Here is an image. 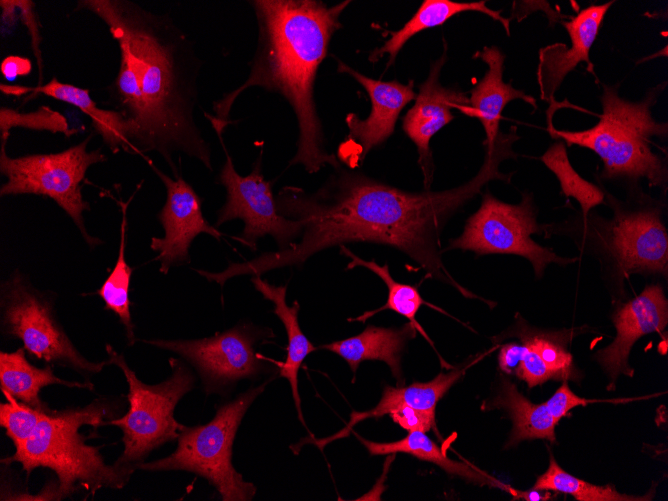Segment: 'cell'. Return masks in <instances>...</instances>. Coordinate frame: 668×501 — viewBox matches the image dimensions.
Here are the masks:
<instances>
[{"label":"cell","mask_w":668,"mask_h":501,"mask_svg":"<svg viewBox=\"0 0 668 501\" xmlns=\"http://www.w3.org/2000/svg\"><path fill=\"white\" fill-rule=\"evenodd\" d=\"M467 367L449 373L441 372L433 380L426 383H413L406 387L397 388L386 386L380 401L374 408L363 412H352L349 423L341 431L327 439L314 440L313 442L318 446L326 445L334 439L348 436L352 428L363 420L373 417L379 418L403 407H410L435 415L438 401L460 379Z\"/></svg>","instance_id":"obj_21"},{"label":"cell","mask_w":668,"mask_h":501,"mask_svg":"<svg viewBox=\"0 0 668 501\" xmlns=\"http://www.w3.org/2000/svg\"><path fill=\"white\" fill-rule=\"evenodd\" d=\"M113 411L108 401L96 399L84 407L45 412L30 437L1 463H20L27 475L36 468L51 469L61 500L81 487L92 494L102 488L120 489L134 470L106 464L100 447L88 445L79 432L83 425L98 427L116 418Z\"/></svg>","instance_id":"obj_6"},{"label":"cell","mask_w":668,"mask_h":501,"mask_svg":"<svg viewBox=\"0 0 668 501\" xmlns=\"http://www.w3.org/2000/svg\"><path fill=\"white\" fill-rule=\"evenodd\" d=\"M75 10L101 19L132 65L144 104L133 155L158 153L174 178L176 156L186 155L212 171L211 148L195 120L202 60L190 36L167 13L129 0H79Z\"/></svg>","instance_id":"obj_2"},{"label":"cell","mask_w":668,"mask_h":501,"mask_svg":"<svg viewBox=\"0 0 668 501\" xmlns=\"http://www.w3.org/2000/svg\"><path fill=\"white\" fill-rule=\"evenodd\" d=\"M616 329L614 340L599 349L594 357L615 385L619 375L633 376L629 356L635 342L641 337L661 332L668 323V301L659 284L646 286L643 291L621 304L612 314Z\"/></svg>","instance_id":"obj_16"},{"label":"cell","mask_w":668,"mask_h":501,"mask_svg":"<svg viewBox=\"0 0 668 501\" xmlns=\"http://www.w3.org/2000/svg\"><path fill=\"white\" fill-rule=\"evenodd\" d=\"M0 404V425L14 448L20 446L33 433L45 411L35 409L11 397Z\"/></svg>","instance_id":"obj_35"},{"label":"cell","mask_w":668,"mask_h":501,"mask_svg":"<svg viewBox=\"0 0 668 501\" xmlns=\"http://www.w3.org/2000/svg\"><path fill=\"white\" fill-rule=\"evenodd\" d=\"M516 497L526 501H545L551 498V494L546 490L531 489L529 491H517Z\"/></svg>","instance_id":"obj_40"},{"label":"cell","mask_w":668,"mask_h":501,"mask_svg":"<svg viewBox=\"0 0 668 501\" xmlns=\"http://www.w3.org/2000/svg\"><path fill=\"white\" fill-rule=\"evenodd\" d=\"M31 71V62L25 57L8 56L1 62V72L9 80L26 76Z\"/></svg>","instance_id":"obj_39"},{"label":"cell","mask_w":668,"mask_h":501,"mask_svg":"<svg viewBox=\"0 0 668 501\" xmlns=\"http://www.w3.org/2000/svg\"><path fill=\"white\" fill-rule=\"evenodd\" d=\"M1 326L8 338L22 342L33 358L90 376L110 364L85 358L57 320L54 300L15 271L1 285Z\"/></svg>","instance_id":"obj_10"},{"label":"cell","mask_w":668,"mask_h":501,"mask_svg":"<svg viewBox=\"0 0 668 501\" xmlns=\"http://www.w3.org/2000/svg\"><path fill=\"white\" fill-rule=\"evenodd\" d=\"M446 61L445 44L443 54L431 65L427 79L420 85L414 105L403 118V130L417 147L426 190L432 183L434 171L430 149L432 137L454 119L452 109L459 111L461 107L469 105L465 92L441 85L440 73Z\"/></svg>","instance_id":"obj_17"},{"label":"cell","mask_w":668,"mask_h":501,"mask_svg":"<svg viewBox=\"0 0 668 501\" xmlns=\"http://www.w3.org/2000/svg\"><path fill=\"white\" fill-rule=\"evenodd\" d=\"M516 126L499 132L477 174L464 184L443 191L408 192L341 166L316 191L284 186L275 196L279 213L300 226L295 242L264 252L252 260L230 262L227 278L260 276L268 271L301 266L314 254L344 243H376L402 251L431 278L478 298L450 275L442 261L440 236L447 221L491 181L510 183L513 173L500 165L516 159Z\"/></svg>","instance_id":"obj_1"},{"label":"cell","mask_w":668,"mask_h":501,"mask_svg":"<svg viewBox=\"0 0 668 501\" xmlns=\"http://www.w3.org/2000/svg\"><path fill=\"white\" fill-rule=\"evenodd\" d=\"M269 381L250 388L221 405L205 425L187 427L177 438V448L167 457L141 462L136 469L146 471L181 470L208 481L224 501H250L256 494L253 483L244 480L232 464V446L239 425L254 400Z\"/></svg>","instance_id":"obj_7"},{"label":"cell","mask_w":668,"mask_h":501,"mask_svg":"<svg viewBox=\"0 0 668 501\" xmlns=\"http://www.w3.org/2000/svg\"><path fill=\"white\" fill-rule=\"evenodd\" d=\"M221 141L226 160L220 170L217 183L226 189L225 204L218 210L215 227L240 219L244 222L241 234L235 239L256 251L259 238L270 235L279 249L295 242L300 234L299 224L282 216L272 191L273 181L266 180L262 171V151L257 157L252 171L247 176L237 173L233 160L227 152L222 136Z\"/></svg>","instance_id":"obj_13"},{"label":"cell","mask_w":668,"mask_h":501,"mask_svg":"<svg viewBox=\"0 0 668 501\" xmlns=\"http://www.w3.org/2000/svg\"><path fill=\"white\" fill-rule=\"evenodd\" d=\"M360 442L366 447L370 455H386L393 453H406L417 459L431 462L438 465L450 475L458 476L468 482L490 487L504 488V485L492 476L476 469L475 467L454 461L448 458L445 453L432 441L425 432L412 431L398 441L393 442H373L357 435Z\"/></svg>","instance_id":"obj_27"},{"label":"cell","mask_w":668,"mask_h":501,"mask_svg":"<svg viewBox=\"0 0 668 501\" xmlns=\"http://www.w3.org/2000/svg\"><path fill=\"white\" fill-rule=\"evenodd\" d=\"M340 250L341 254L351 259V261L347 264L346 267L347 270L359 266L367 268L368 270L376 274L386 284L388 289L387 301L383 306L375 310L366 311L362 315L356 318H349L348 321L350 322L359 321L361 323H365L366 320L376 315L380 311H384L387 309L392 310L407 318L409 320V323L415 326L416 330L422 333L425 336V338L429 342H431L426 333L423 331L420 324L418 323V321L416 320V315L422 304L429 305L423 300L417 287L395 281L390 274L389 267L387 264L381 266L374 260L365 261L364 259L352 253L344 245L340 246Z\"/></svg>","instance_id":"obj_30"},{"label":"cell","mask_w":668,"mask_h":501,"mask_svg":"<svg viewBox=\"0 0 668 501\" xmlns=\"http://www.w3.org/2000/svg\"><path fill=\"white\" fill-rule=\"evenodd\" d=\"M14 127L62 133L66 137L77 132L75 129L69 127L68 121L63 114L48 106H42L38 110L28 113H19L15 109L2 106L0 108L1 144H7L10 130Z\"/></svg>","instance_id":"obj_34"},{"label":"cell","mask_w":668,"mask_h":501,"mask_svg":"<svg viewBox=\"0 0 668 501\" xmlns=\"http://www.w3.org/2000/svg\"><path fill=\"white\" fill-rule=\"evenodd\" d=\"M337 71L347 74L357 81L366 91L371 102V112L365 119L355 113H348L345 123L348 128V142L359 149L361 160L370 150L386 141L394 132L396 121L402 109L417 93L413 90V81L402 84L398 81L372 79L336 58Z\"/></svg>","instance_id":"obj_18"},{"label":"cell","mask_w":668,"mask_h":501,"mask_svg":"<svg viewBox=\"0 0 668 501\" xmlns=\"http://www.w3.org/2000/svg\"><path fill=\"white\" fill-rule=\"evenodd\" d=\"M665 87L666 82L659 83L640 101H629L619 96V84H603L602 113L594 126L570 131L558 130L553 123H547V131L568 147H584L598 155L603 163L600 179H625L629 184H637L645 178L649 186L666 192L667 157L658 155L651 147L652 137L665 138L668 134V124L656 121L651 113Z\"/></svg>","instance_id":"obj_5"},{"label":"cell","mask_w":668,"mask_h":501,"mask_svg":"<svg viewBox=\"0 0 668 501\" xmlns=\"http://www.w3.org/2000/svg\"><path fill=\"white\" fill-rule=\"evenodd\" d=\"M106 352L109 363L122 370L128 383L129 410L104 425L117 426L123 433L124 449L114 464L135 470L154 449L177 439L185 428L176 421L174 410L180 399L193 389L195 377L183 361L171 357L170 377L159 384H146L111 345H106Z\"/></svg>","instance_id":"obj_8"},{"label":"cell","mask_w":668,"mask_h":501,"mask_svg":"<svg viewBox=\"0 0 668 501\" xmlns=\"http://www.w3.org/2000/svg\"><path fill=\"white\" fill-rule=\"evenodd\" d=\"M473 58H479L488 69L470 90L469 105L461 107L459 112L480 121L486 135L483 145L485 149H489L500 132L502 112L509 102L522 100L534 109L537 108V103L531 95L503 81L505 55L497 46H485L477 51Z\"/></svg>","instance_id":"obj_19"},{"label":"cell","mask_w":668,"mask_h":501,"mask_svg":"<svg viewBox=\"0 0 668 501\" xmlns=\"http://www.w3.org/2000/svg\"><path fill=\"white\" fill-rule=\"evenodd\" d=\"M537 207L532 193L524 192L520 203L500 201L489 191L482 193L479 209L466 221L463 232L443 250L461 249L477 256L488 254H513L527 259L537 278L546 267L555 263L566 266L577 257H562L552 249L539 245L531 235L542 234L544 224L537 222Z\"/></svg>","instance_id":"obj_11"},{"label":"cell","mask_w":668,"mask_h":501,"mask_svg":"<svg viewBox=\"0 0 668 501\" xmlns=\"http://www.w3.org/2000/svg\"><path fill=\"white\" fill-rule=\"evenodd\" d=\"M258 29L254 55L246 80L213 103L209 118L216 134L230 124L231 108L244 91L259 87L280 95L291 107L297 127V150L289 166L302 165L316 173L326 165L342 164L325 148L314 86L330 41L343 27L340 17L349 0L328 6L318 0H250Z\"/></svg>","instance_id":"obj_3"},{"label":"cell","mask_w":668,"mask_h":501,"mask_svg":"<svg viewBox=\"0 0 668 501\" xmlns=\"http://www.w3.org/2000/svg\"><path fill=\"white\" fill-rule=\"evenodd\" d=\"M130 201V200H129ZM128 202L119 201L122 213L120 244L116 263L107 279L95 294L104 302V308L112 311L124 326L128 346L136 342L135 326L130 311L129 286L133 268L126 262L127 243V206Z\"/></svg>","instance_id":"obj_29"},{"label":"cell","mask_w":668,"mask_h":501,"mask_svg":"<svg viewBox=\"0 0 668 501\" xmlns=\"http://www.w3.org/2000/svg\"><path fill=\"white\" fill-rule=\"evenodd\" d=\"M604 203L612 217L590 211L559 223L544 224L545 237H570L581 253L596 258L602 270L623 286L632 274L668 275V234L663 220L665 203L629 184L625 200L604 188Z\"/></svg>","instance_id":"obj_4"},{"label":"cell","mask_w":668,"mask_h":501,"mask_svg":"<svg viewBox=\"0 0 668 501\" xmlns=\"http://www.w3.org/2000/svg\"><path fill=\"white\" fill-rule=\"evenodd\" d=\"M166 189L165 204L157 214L164 229V237H152L150 247L158 255L159 271L167 274L173 266L190 262L189 249L195 237L206 233L217 241L223 234L209 224L202 213V199L193 187L180 175L171 178L152 161L148 162Z\"/></svg>","instance_id":"obj_14"},{"label":"cell","mask_w":668,"mask_h":501,"mask_svg":"<svg viewBox=\"0 0 668 501\" xmlns=\"http://www.w3.org/2000/svg\"><path fill=\"white\" fill-rule=\"evenodd\" d=\"M92 135L80 143L57 153L29 154L9 157L6 144L0 148V172L7 178L1 185L0 195L32 194L49 197L62 208L78 227L90 247L101 244L85 226L83 212L90 204L82 195V182L90 166L105 162L101 149L88 151Z\"/></svg>","instance_id":"obj_9"},{"label":"cell","mask_w":668,"mask_h":501,"mask_svg":"<svg viewBox=\"0 0 668 501\" xmlns=\"http://www.w3.org/2000/svg\"><path fill=\"white\" fill-rule=\"evenodd\" d=\"M251 282L264 299L274 304L273 313L285 327L287 334L286 359L279 364V376L289 381L298 418L306 427L298 391V372L305 358L317 347L309 341L300 328L298 322L300 306L298 302L295 301L291 306L286 303L287 285L275 286L263 280L260 276H253Z\"/></svg>","instance_id":"obj_25"},{"label":"cell","mask_w":668,"mask_h":501,"mask_svg":"<svg viewBox=\"0 0 668 501\" xmlns=\"http://www.w3.org/2000/svg\"><path fill=\"white\" fill-rule=\"evenodd\" d=\"M533 489L569 494L578 501H647L654 497L652 489L649 494L634 496L618 492L612 484L600 486L581 480L563 470L551 453L548 468L537 478Z\"/></svg>","instance_id":"obj_31"},{"label":"cell","mask_w":668,"mask_h":501,"mask_svg":"<svg viewBox=\"0 0 668 501\" xmlns=\"http://www.w3.org/2000/svg\"><path fill=\"white\" fill-rule=\"evenodd\" d=\"M504 409L510 415L513 428L506 447H512L523 440L547 439L556 442V422L546 403H533L528 400L516 385L503 378L499 392L490 402L484 403V409Z\"/></svg>","instance_id":"obj_26"},{"label":"cell","mask_w":668,"mask_h":501,"mask_svg":"<svg viewBox=\"0 0 668 501\" xmlns=\"http://www.w3.org/2000/svg\"><path fill=\"white\" fill-rule=\"evenodd\" d=\"M543 164L556 176L561 192L580 205V215L586 217L592 209L604 203V190L582 178L571 165L566 145L557 140L541 156Z\"/></svg>","instance_id":"obj_32"},{"label":"cell","mask_w":668,"mask_h":501,"mask_svg":"<svg viewBox=\"0 0 668 501\" xmlns=\"http://www.w3.org/2000/svg\"><path fill=\"white\" fill-rule=\"evenodd\" d=\"M416 328L406 323L401 328H384L368 325L360 334L320 346L343 358L355 374L365 360L386 363L392 375L401 381L400 358L408 340L415 336Z\"/></svg>","instance_id":"obj_20"},{"label":"cell","mask_w":668,"mask_h":501,"mask_svg":"<svg viewBox=\"0 0 668 501\" xmlns=\"http://www.w3.org/2000/svg\"><path fill=\"white\" fill-rule=\"evenodd\" d=\"M519 341L520 343L510 342L501 346L498 354L501 371L516 375L524 380L529 388L549 379H556L535 349L526 341Z\"/></svg>","instance_id":"obj_33"},{"label":"cell","mask_w":668,"mask_h":501,"mask_svg":"<svg viewBox=\"0 0 668 501\" xmlns=\"http://www.w3.org/2000/svg\"><path fill=\"white\" fill-rule=\"evenodd\" d=\"M469 11L485 14L494 21L499 22L506 34L510 36L511 19L503 17L499 10L489 8L485 1L455 2L450 0H425L401 29L391 32V37L381 47L374 49L369 54L368 60L375 63L381 57L388 54L389 61L387 67H389L393 64L399 51L410 38L426 29L443 25L457 14Z\"/></svg>","instance_id":"obj_23"},{"label":"cell","mask_w":668,"mask_h":501,"mask_svg":"<svg viewBox=\"0 0 668 501\" xmlns=\"http://www.w3.org/2000/svg\"><path fill=\"white\" fill-rule=\"evenodd\" d=\"M634 399H606V400H600V399H585L582 397H579L575 393H573L567 382H564L550 397L545 403L548 407L549 412L551 413L553 419L555 420L556 423L559 422V420L565 416L572 408L577 407V406H585L587 404L591 403H597V402H611V403H622V402H628Z\"/></svg>","instance_id":"obj_36"},{"label":"cell","mask_w":668,"mask_h":501,"mask_svg":"<svg viewBox=\"0 0 668 501\" xmlns=\"http://www.w3.org/2000/svg\"><path fill=\"white\" fill-rule=\"evenodd\" d=\"M4 90L7 94L15 95L28 92L42 93L73 105L90 118L95 133L102 137L104 144L114 154L126 148L128 125L125 117L114 109L99 108L88 89L62 83L53 77L48 83L34 88L6 85Z\"/></svg>","instance_id":"obj_22"},{"label":"cell","mask_w":668,"mask_h":501,"mask_svg":"<svg viewBox=\"0 0 668 501\" xmlns=\"http://www.w3.org/2000/svg\"><path fill=\"white\" fill-rule=\"evenodd\" d=\"M579 329H563L559 331H542L533 328L517 314L516 322L510 328L500 334L495 340L508 337L517 338L529 343L538 353L547 367L554 373L556 380L576 378L573 358L567 350V343L578 333Z\"/></svg>","instance_id":"obj_28"},{"label":"cell","mask_w":668,"mask_h":501,"mask_svg":"<svg viewBox=\"0 0 668 501\" xmlns=\"http://www.w3.org/2000/svg\"><path fill=\"white\" fill-rule=\"evenodd\" d=\"M25 349L0 353V388L5 397H11L35 409L51 412L52 409L40 398V391L48 385H64L69 388L93 390L91 382L67 381L53 373L51 364L43 368L32 365L26 358Z\"/></svg>","instance_id":"obj_24"},{"label":"cell","mask_w":668,"mask_h":501,"mask_svg":"<svg viewBox=\"0 0 668 501\" xmlns=\"http://www.w3.org/2000/svg\"><path fill=\"white\" fill-rule=\"evenodd\" d=\"M613 3L615 2L592 4L580 10L569 21L562 22L571 41L570 47L559 42L539 50L536 78L540 99L549 104L547 123H553L554 111L562 105L555 100L556 92L566 76L578 64L586 63L587 71L595 76L594 65L590 60V50Z\"/></svg>","instance_id":"obj_15"},{"label":"cell","mask_w":668,"mask_h":501,"mask_svg":"<svg viewBox=\"0 0 668 501\" xmlns=\"http://www.w3.org/2000/svg\"><path fill=\"white\" fill-rule=\"evenodd\" d=\"M389 415L395 423L408 432H427L431 429H434L435 432H437L434 414L410 407H403L392 411Z\"/></svg>","instance_id":"obj_37"},{"label":"cell","mask_w":668,"mask_h":501,"mask_svg":"<svg viewBox=\"0 0 668 501\" xmlns=\"http://www.w3.org/2000/svg\"><path fill=\"white\" fill-rule=\"evenodd\" d=\"M13 3L16 7H18L21 10V15L24 20V23L29 29L33 52L37 58V63L40 69V80H41L42 57L39 48L40 36H39L38 22L35 18V14L32 9L34 4L32 1H13Z\"/></svg>","instance_id":"obj_38"},{"label":"cell","mask_w":668,"mask_h":501,"mask_svg":"<svg viewBox=\"0 0 668 501\" xmlns=\"http://www.w3.org/2000/svg\"><path fill=\"white\" fill-rule=\"evenodd\" d=\"M272 330L241 323L211 337L190 340L143 339L145 344L172 351L198 372L207 395L223 393L242 379H252L271 368L255 351Z\"/></svg>","instance_id":"obj_12"}]
</instances>
